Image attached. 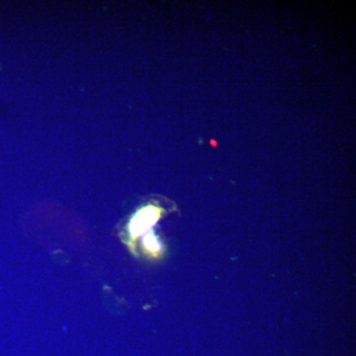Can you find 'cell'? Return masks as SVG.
Here are the masks:
<instances>
[{
	"instance_id": "6da1fadb",
	"label": "cell",
	"mask_w": 356,
	"mask_h": 356,
	"mask_svg": "<svg viewBox=\"0 0 356 356\" xmlns=\"http://www.w3.org/2000/svg\"><path fill=\"white\" fill-rule=\"evenodd\" d=\"M156 218H158V213L153 208L142 211L134 219L132 222L133 233L140 234L146 231L156 222Z\"/></svg>"
}]
</instances>
